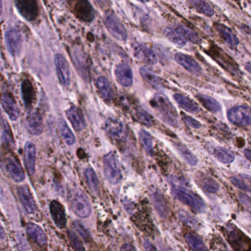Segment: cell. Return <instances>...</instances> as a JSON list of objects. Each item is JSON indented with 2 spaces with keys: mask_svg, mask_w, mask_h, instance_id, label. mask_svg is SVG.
Listing matches in <instances>:
<instances>
[{
  "mask_svg": "<svg viewBox=\"0 0 251 251\" xmlns=\"http://www.w3.org/2000/svg\"><path fill=\"white\" fill-rule=\"evenodd\" d=\"M152 106L158 111L163 121L172 127L178 126V114L165 95L156 94L151 100Z\"/></svg>",
  "mask_w": 251,
  "mask_h": 251,
  "instance_id": "6da1fadb",
  "label": "cell"
},
{
  "mask_svg": "<svg viewBox=\"0 0 251 251\" xmlns=\"http://www.w3.org/2000/svg\"><path fill=\"white\" fill-rule=\"evenodd\" d=\"M171 193L176 199L190 207L197 213H204L206 210L205 202L198 195L181 187L173 186Z\"/></svg>",
  "mask_w": 251,
  "mask_h": 251,
  "instance_id": "7a4b0ae2",
  "label": "cell"
},
{
  "mask_svg": "<svg viewBox=\"0 0 251 251\" xmlns=\"http://www.w3.org/2000/svg\"><path fill=\"white\" fill-rule=\"evenodd\" d=\"M72 209L76 215L80 218H86L92 213V205L86 194L80 190L76 189L72 192L70 197Z\"/></svg>",
  "mask_w": 251,
  "mask_h": 251,
  "instance_id": "3957f363",
  "label": "cell"
},
{
  "mask_svg": "<svg viewBox=\"0 0 251 251\" xmlns=\"http://www.w3.org/2000/svg\"><path fill=\"white\" fill-rule=\"evenodd\" d=\"M104 174L111 184H117L123 179L118 158L114 152H110L103 158Z\"/></svg>",
  "mask_w": 251,
  "mask_h": 251,
  "instance_id": "277c9868",
  "label": "cell"
},
{
  "mask_svg": "<svg viewBox=\"0 0 251 251\" xmlns=\"http://www.w3.org/2000/svg\"><path fill=\"white\" fill-rule=\"evenodd\" d=\"M103 23L107 30L113 37L120 42L126 41L127 38V31L117 16L111 12L105 13L103 17Z\"/></svg>",
  "mask_w": 251,
  "mask_h": 251,
  "instance_id": "5b68a950",
  "label": "cell"
},
{
  "mask_svg": "<svg viewBox=\"0 0 251 251\" xmlns=\"http://www.w3.org/2000/svg\"><path fill=\"white\" fill-rule=\"evenodd\" d=\"M104 129L108 136L117 142H124L127 138L126 126L123 122L115 117L107 119L104 125Z\"/></svg>",
  "mask_w": 251,
  "mask_h": 251,
  "instance_id": "8992f818",
  "label": "cell"
},
{
  "mask_svg": "<svg viewBox=\"0 0 251 251\" xmlns=\"http://www.w3.org/2000/svg\"><path fill=\"white\" fill-rule=\"evenodd\" d=\"M230 123L239 127H247L251 124V108L247 105H238L230 108L227 113Z\"/></svg>",
  "mask_w": 251,
  "mask_h": 251,
  "instance_id": "52a82bcc",
  "label": "cell"
},
{
  "mask_svg": "<svg viewBox=\"0 0 251 251\" xmlns=\"http://www.w3.org/2000/svg\"><path fill=\"white\" fill-rule=\"evenodd\" d=\"M7 49L12 56L20 55L23 48V35L19 29L12 27L8 29L5 34Z\"/></svg>",
  "mask_w": 251,
  "mask_h": 251,
  "instance_id": "ba28073f",
  "label": "cell"
},
{
  "mask_svg": "<svg viewBox=\"0 0 251 251\" xmlns=\"http://www.w3.org/2000/svg\"><path fill=\"white\" fill-rule=\"evenodd\" d=\"M14 4L22 17L27 21H34L37 19L39 8L35 0H17L14 1Z\"/></svg>",
  "mask_w": 251,
  "mask_h": 251,
  "instance_id": "9c48e42d",
  "label": "cell"
},
{
  "mask_svg": "<svg viewBox=\"0 0 251 251\" xmlns=\"http://www.w3.org/2000/svg\"><path fill=\"white\" fill-rule=\"evenodd\" d=\"M55 65L60 83L64 86H70L71 73L67 60L61 54H57L55 56Z\"/></svg>",
  "mask_w": 251,
  "mask_h": 251,
  "instance_id": "30bf717a",
  "label": "cell"
},
{
  "mask_svg": "<svg viewBox=\"0 0 251 251\" xmlns=\"http://www.w3.org/2000/svg\"><path fill=\"white\" fill-rule=\"evenodd\" d=\"M17 192L25 211L27 214H33L36 212L37 205L28 186L26 185L19 186Z\"/></svg>",
  "mask_w": 251,
  "mask_h": 251,
  "instance_id": "8fae6325",
  "label": "cell"
},
{
  "mask_svg": "<svg viewBox=\"0 0 251 251\" xmlns=\"http://www.w3.org/2000/svg\"><path fill=\"white\" fill-rule=\"evenodd\" d=\"M5 167L7 173L14 181L20 183L25 178L23 167L14 156L7 157L5 161Z\"/></svg>",
  "mask_w": 251,
  "mask_h": 251,
  "instance_id": "7c38bea8",
  "label": "cell"
},
{
  "mask_svg": "<svg viewBox=\"0 0 251 251\" xmlns=\"http://www.w3.org/2000/svg\"><path fill=\"white\" fill-rule=\"evenodd\" d=\"M51 217L55 226L59 228H64L67 226V219L64 205L58 201H52L50 205Z\"/></svg>",
  "mask_w": 251,
  "mask_h": 251,
  "instance_id": "4fadbf2b",
  "label": "cell"
},
{
  "mask_svg": "<svg viewBox=\"0 0 251 251\" xmlns=\"http://www.w3.org/2000/svg\"><path fill=\"white\" fill-rule=\"evenodd\" d=\"M74 14L77 19L85 23H92L95 18V11L91 4L87 1H79L76 2Z\"/></svg>",
  "mask_w": 251,
  "mask_h": 251,
  "instance_id": "5bb4252c",
  "label": "cell"
},
{
  "mask_svg": "<svg viewBox=\"0 0 251 251\" xmlns=\"http://www.w3.org/2000/svg\"><path fill=\"white\" fill-rule=\"evenodd\" d=\"M1 104L7 115L12 121H16L20 117V109L14 97L9 93H4L1 98Z\"/></svg>",
  "mask_w": 251,
  "mask_h": 251,
  "instance_id": "9a60e30c",
  "label": "cell"
},
{
  "mask_svg": "<svg viewBox=\"0 0 251 251\" xmlns=\"http://www.w3.org/2000/svg\"><path fill=\"white\" fill-rule=\"evenodd\" d=\"M116 78L117 82L124 87H129L133 84V72L130 66L127 64L117 65L115 70Z\"/></svg>",
  "mask_w": 251,
  "mask_h": 251,
  "instance_id": "2e32d148",
  "label": "cell"
},
{
  "mask_svg": "<svg viewBox=\"0 0 251 251\" xmlns=\"http://www.w3.org/2000/svg\"><path fill=\"white\" fill-rule=\"evenodd\" d=\"M67 118L71 123L75 130L81 131L86 127V122L83 112L80 108L76 106H72L66 111Z\"/></svg>",
  "mask_w": 251,
  "mask_h": 251,
  "instance_id": "e0dca14e",
  "label": "cell"
},
{
  "mask_svg": "<svg viewBox=\"0 0 251 251\" xmlns=\"http://www.w3.org/2000/svg\"><path fill=\"white\" fill-rule=\"evenodd\" d=\"M26 127L30 134L39 136L43 131V119L39 111L30 113L26 120Z\"/></svg>",
  "mask_w": 251,
  "mask_h": 251,
  "instance_id": "ac0fdd59",
  "label": "cell"
},
{
  "mask_svg": "<svg viewBox=\"0 0 251 251\" xmlns=\"http://www.w3.org/2000/svg\"><path fill=\"white\" fill-rule=\"evenodd\" d=\"M133 52L136 58L148 65H155L158 62V58L155 52L146 45H136L134 47Z\"/></svg>",
  "mask_w": 251,
  "mask_h": 251,
  "instance_id": "d6986e66",
  "label": "cell"
},
{
  "mask_svg": "<svg viewBox=\"0 0 251 251\" xmlns=\"http://www.w3.org/2000/svg\"><path fill=\"white\" fill-rule=\"evenodd\" d=\"M27 235L33 242L39 246H46L48 244V237L43 229L35 223H30L26 227Z\"/></svg>",
  "mask_w": 251,
  "mask_h": 251,
  "instance_id": "ffe728a7",
  "label": "cell"
},
{
  "mask_svg": "<svg viewBox=\"0 0 251 251\" xmlns=\"http://www.w3.org/2000/svg\"><path fill=\"white\" fill-rule=\"evenodd\" d=\"M175 58L177 64H180L189 73L193 75H198L201 73V67L192 57L181 52H177L175 55Z\"/></svg>",
  "mask_w": 251,
  "mask_h": 251,
  "instance_id": "44dd1931",
  "label": "cell"
},
{
  "mask_svg": "<svg viewBox=\"0 0 251 251\" xmlns=\"http://www.w3.org/2000/svg\"><path fill=\"white\" fill-rule=\"evenodd\" d=\"M152 201L157 212L162 219H167L170 214L168 204L165 197L158 189L152 192Z\"/></svg>",
  "mask_w": 251,
  "mask_h": 251,
  "instance_id": "7402d4cb",
  "label": "cell"
},
{
  "mask_svg": "<svg viewBox=\"0 0 251 251\" xmlns=\"http://www.w3.org/2000/svg\"><path fill=\"white\" fill-rule=\"evenodd\" d=\"M23 102L27 110L32 109L36 99V92L31 82L28 79L23 80L21 84Z\"/></svg>",
  "mask_w": 251,
  "mask_h": 251,
  "instance_id": "603a6c76",
  "label": "cell"
},
{
  "mask_svg": "<svg viewBox=\"0 0 251 251\" xmlns=\"http://www.w3.org/2000/svg\"><path fill=\"white\" fill-rule=\"evenodd\" d=\"M25 164L29 174L33 176L36 167V148L32 142H27L25 146Z\"/></svg>",
  "mask_w": 251,
  "mask_h": 251,
  "instance_id": "cb8c5ba5",
  "label": "cell"
},
{
  "mask_svg": "<svg viewBox=\"0 0 251 251\" xmlns=\"http://www.w3.org/2000/svg\"><path fill=\"white\" fill-rule=\"evenodd\" d=\"M215 27L220 37L230 48H235L238 46L239 40L229 27L222 24L215 25Z\"/></svg>",
  "mask_w": 251,
  "mask_h": 251,
  "instance_id": "d4e9b609",
  "label": "cell"
},
{
  "mask_svg": "<svg viewBox=\"0 0 251 251\" xmlns=\"http://www.w3.org/2000/svg\"><path fill=\"white\" fill-rule=\"evenodd\" d=\"M96 86L98 92L102 100L111 101L114 98V90L108 79L105 77H100L97 79Z\"/></svg>",
  "mask_w": 251,
  "mask_h": 251,
  "instance_id": "484cf974",
  "label": "cell"
},
{
  "mask_svg": "<svg viewBox=\"0 0 251 251\" xmlns=\"http://www.w3.org/2000/svg\"><path fill=\"white\" fill-rule=\"evenodd\" d=\"M197 183L201 188L210 193H216L220 189V185L210 176L205 174H199L197 176Z\"/></svg>",
  "mask_w": 251,
  "mask_h": 251,
  "instance_id": "4316f807",
  "label": "cell"
},
{
  "mask_svg": "<svg viewBox=\"0 0 251 251\" xmlns=\"http://www.w3.org/2000/svg\"><path fill=\"white\" fill-rule=\"evenodd\" d=\"M173 98L176 102L185 111L190 113H197L200 111L198 105L187 97L180 94H176Z\"/></svg>",
  "mask_w": 251,
  "mask_h": 251,
  "instance_id": "83f0119b",
  "label": "cell"
},
{
  "mask_svg": "<svg viewBox=\"0 0 251 251\" xmlns=\"http://www.w3.org/2000/svg\"><path fill=\"white\" fill-rule=\"evenodd\" d=\"M58 127L64 142L68 145H73L75 143L76 138L71 129L69 127L65 120L60 119L58 121Z\"/></svg>",
  "mask_w": 251,
  "mask_h": 251,
  "instance_id": "f1b7e54d",
  "label": "cell"
},
{
  "mask_svg": "<svg viewBox=\"0 0 251 251\" xmlns=\"http://www.w3.org/2000/svg\"><path fill=\"white\" fill-rule=\"evenodd\" d=\"M85 178L90 190L98 194L100 191V181L95 170L92 167H88L84 171Z\"/></svg>",
  "mask_w": 251,
  "mask_h": 251,
  "instance_id": "f546056e",
  "label": "cell"
},
{
  "mask_svg": "<svg viewBox=\"0 0 251 251\" xmlns=\"http://www.w3.org/2000/svg\"><path fill=\"white\" fill-rule=\"evenodd\" d=\"M186 242L189 248L193 251H209L205 247L202 239L195 233H189L185 236Z\"/></svg>",
  "mask_w": 251,
  "mask_h": 251,
  "instance_id": "4dcf8cb0",
  "label": "cell"
},
{
  "mask_svg": "<svg viewBox=\"0 0 251 251\" xmlns=\"http://www.w3.org/2000/svg\"><path fill=\"white\" fill-rule=\"evenodd\" d=\"M175 148L180 154L183 159L190 166H195L198 164V159L193 153L184 145L178 142H175Z\"/></svg>",
  "mask_w": 251,
  "mask_h": 251,
  "instance_id": "1f68e13d",
  "label": "cell"
},
{
  "mask_svg": "<svg viewBox=\"0 0 251 251\" xmlns=\"http://www.w3.org/2000/svg\"><path fill=\"white\" fill-rule=\"evenodd\" d=\"M197 98L208 111L213 113H217L221 111V105L214 98L205 95H197Z\"/></svg>",
  "mask_w": 251,
  "mask_h": 251,
  "instance_id": "d6a6232c",
  "label": "cell"
},
{
  "mask_svg": "<svg viewBox=\"0 0 251 251\" xmlns=\"http://www.w3.org/2000/svg\"><path fill=\"white\" fill-rule=\"evenodd\" d=\"M214 155L218 161L223 164H230L235 159V155L227 148L217 147L214 149Z\"/></svg>",
  "mask_w": 251,
  "mask_h": 251,
  "instance_id": "836d02e7",
  "label": "cell"
},
{
  "mask_svg": "<svg viewBox=\"0 0 251 251\" xmlns=\"http://www.w3.org/2000/svg\"><path fill=\"white\" fill-rule=\"evenodd\" d=\"M141 75L144 79L149 83L150 85L155 89H159L163 87V81L158 76L155 75L152 72L148 70L145 67H142L140 69Z\"/></svg>",
  "mask_w": 251,
  "mask_h": 251,
  "instance_id": "e575fe53",
  "label": "cell"
},
{
  "mask_svg": "<svg viewBox=\"0 0 251 251\" xmlns=\"http://www.w3.org/2000/svg\"><path fill=\"white\" fill-rule=\"evenodd\" d=\"M189 3L198 12L201 13L207 17H212L214 15V9L206 2L200 1V0H192V1H189Z\"/></svg>",
  "mask_w": 251,
  "mask_h": 251,
  "instance_id": "d590c367",
  "label": "cell"
},
{
  "mask_svg": "<svg viewBox=\"0 0 251 251\" xmlns=\"http://www.w3.org/2000/svg\"><path fill=\"white\" fill-rule=\"evenodd\" d=\"M164 34L170 42H173L176 46L183 48L186 45V41L179 35V33L176 31V29L172 28V27H167L164 30Z\"/></svg>",
  "mask_w": 251,
  "mask_h": 251,
  "instance_id": "8d00e7d4",
  "label": "cell"
},
{
  "mask_svg": "<svg viewBox=\"0 0 251 251\" xmlns=\"http://www.w3.org/2000/svg\"><path fill=\"white\" fill-rule=\"evenodd\" d=\"M176 30L186 42L188 41L194 44H198L200 42L198 35L193 30H190L185 26H179Z\"/></svg>",
  "mask_w": 251,
  "mask_h": 251,
  "instance_id": "74e56055",
  "label": "cell"
},
{
  "mask_svg": "<svg viewBox=\"0 0 251 251\" xmlns=\"http://www.w3.org/2000/svg\"><path fill=\"white\" fill-rule=\"evenodd\" d=\"M141 141H142V145L145 148L146 152L150 155L153 154V146H152V139L151 135L148 131L145 130H142L139 133Z\"/></svg>",
  "mask_w": 251,
  "mask_h": 251,
  "instance_id": "f35d334b",
  "label": "cell"
},
{
  "mask_svg": "<svg viewBox=\"0 0 251 251\" xmlns=\"http://www.w3.org/2000/svg\"><path fill=\"white\" fill-rule=\"evenodd\" d=\"M136 117L139 123L148 126V127H150V126H152V124H153L152 117L150 115L149 113L147 112L146 111L142 109V108H139L136 111Z\"/></svg>",
  "mask_w": 251,
  "mask_h": 251,
  "instance_id": "ab89813d",
  "label": "cell"
},
{
  "mask_svg": "<svg viewBox=\"0 0 251 251\" xmlns=\"http://www.w3.org/2000/svg\"><path fill=\"white\" fill-rule=\"evenodd\" d=\"M69 239L71 242L72 247L75 251H86L84 246H83L82 241L80 240L79 236L76 234L75 232L73 230H69Z\"/></svg>",
  "mask_w": 251,
  "mask_h": 251,
  "instance_id": "60d3db41",
  "label": "cell"
},
{
  "mask_svg": "<svg viewBox=\"0 0 251 251\" xmlns=\"http://www.w3.org/2000/svg\"><path fill=\"white\" fill-rule=\"evenodd\" d=\"M231 183L234 185L236 187L239 188L241 190L245 191V192H251L249 183H247L246 181L244 180L242 177L239 176H233L231 177Z\"/></svg>",
  "mask_w": 251,
  "mask_h": 251,
  "instance_id": "b9f144b4",
  "label": "cell"
},
{
  "mask_svg": "<svg viewBox=\"0 0 251 251\" xmlns=\"http://www.w3.org/2000/svg\"><path fill=\"white\" fill-rule=\"evenodd\" d=\"M74 227L75 229L78 232L79 234L82 236V238L86 241V242H89V241L90 240V233H89V230L85 227V226H83L81 223H80V222L78 221H75Z\"/></svg>",
  "mask_w": 251,
  "mask_h": 251,
  "instance_id": "7bdbcfd3",
  "label": "cell"
},
{
  "mask_svg": "<svg viewBox=\"0 0 251 251\" xmlns=\"http://www.w3.org/2000/svg\"><path fill=\"white\" fill-rule=\"evenodd\" d=\"M2 141L8 145H12L14 143L12 134H11V129L8 126V123H4L3 136H2Z\"/></svg>",
  "mask_w": 251,
  "mask_h": 251,
  "instance_id": "ee69618b",
  "label": "cell"
},
{
  "mask_svg": "<svg viewBox=\"0 0 251 251\" xmlns=\"http://www.w3.org/2000/svg\"><path fill=\"white\" fill-rule=\"evenodd\" d=\"M182 117H183V122H184L188 126H189V127L195 129L201 128V123L197 121L195 119L192 118V117H189V116L185 115V114H183Z\"/></svg>",
  "mask_w": 251,
  "mask_h": 251,
  "instance_id": "f6af8a7d",
  "label": "cell"
},
{
  "mask_svg": "<svg viewBox=\"0 0 251 251\" xmlns=\"http://www.w3.org/2000/svg\"><path fill=\"white\" fill-rule=\"evenodd\" d=\"M239 199L242 203L245 204V206L248 207V208H251V201H250L249 197L243 195V194H241L239 196Z\"/></svg>",
  "mask_w": 251,
  "mask_h": 251,
  "instance_id": "bcb514c9",
  "label": "cell"
},
{
  "mask_svg": "<svg viewBox=\"0 0 251 251\" xmlns=\"http://www.w3.org/2000/svg\"><path fill=\"white\" fill-rule=\"evenodd\" d=\"M144 248H145L146 251H156V248L149 241L145 240L144 242Z\"/></svg>",
  "mask_w": 251,
  "mask_h": 251,
  "instance_id": "7dc6e473",
  "label": "cell"
},
{
  "mask_svg": "<svg viewBox=\"0 0 251 251\" xmlns=\"http://www.w3.org/2000/svg\"><path fill=\"white\" fill-rule=\"evenodd\" d=\"M120 251H136L133 245H130V244H125L120 248Z\"/></svg>",
  "mask_w": 251,
  "mask_h": 251,
  "instance_id": "c3c4849f",
  "label": "cell"
},
{
  "mask_svg": "<svg viewBox=\"0 0 251 251\" xmlns=\"http://www.w3.org/2000/svg\"><path fill=\"white\" fill-rule=\"evenodd\" d=\"M5 238V232L2 225L0 224V239H4Z\"/></svg>",
  "mask_w": 251,
  "mask_h": 251,
  "instance_id": "681fc988",
  "label": "cell"
},
{
  "mask_svg": "<svg viewBox=\"0 0 251 251\" xmlns=\"http://www.w3.org/2000/svg\"><path fill=\"white\" fill-rule=\"evenodd\" d=\"M245 156L247 157L248 160H251V151L249 149L245 150Z\"/></svg>",
  "mask_w": 251,
  "mask_h": 251,
  "instance_id": "f907efd6",
  "label": "cell"
},
{
  "mask_svg": "<svg viewBox=\"0 0 251 251\" xmlns=\"http://www.w3.org/2000/svg\"><path fill=\"white\" fill-rule=\"evenodd\" d=\"M2 1H0V15L2 14Z\"/></svg>",
  "mask_w": 251,
  "mask_h": 251,
  "instance_id": "816d5d0a",
  "label": "cell"
},
{
  "mask_svg": "<svg viewBox=\"0 0 251 251\" xmlns=\"http://www.w3.org/2000/svg\"><path fill=\"white\" fill-rule=\"evenodd\" d=\"M248 71L249 72H251V65H250V63H248Z\"/></svg>",
  "mask_w": 251,
  "mask_h": 251,
  "instance_id": "f5cc1de1",
  "label": "cell"
}]
</instances>
